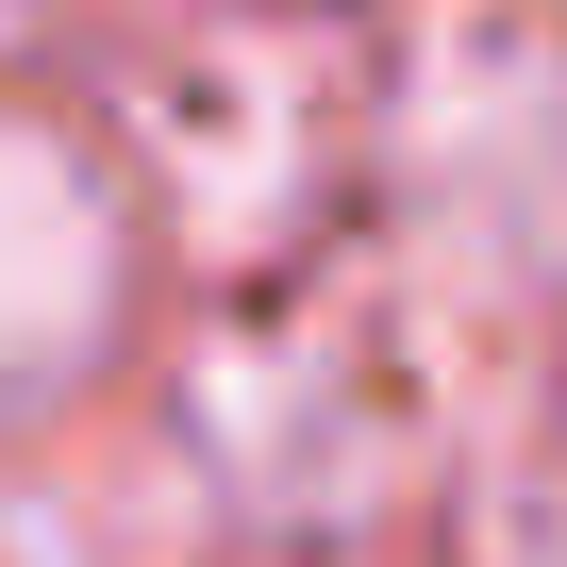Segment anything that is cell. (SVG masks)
Masks as SVG:
<instances>
[{
    "instance_id": "obj_1",
    "label": "cell",
    "mask_w": 567,
    "mask_h": 567,
    "mask_svg": "<svg viewBox=\"0 0 567 567\" xmlns=\"http://www.w3.org/2000/svg\"><path fill=\"white\" fill-rule=\"evenodd\" d=\"M117 334V200L51 117H0V417L84 384Z\"/></svg>"
},
{
    "instance_id": "obj_2",
    "label": "cell",
    "mask_w": 567,
    "mask_h": 567,
    "mask_svg": "<svg viewBox=\"0 0 567 567\" xmlns=\"http://www.w3.org/2000/svg\"><path fill=\"white\" fill-rule=\"evenodd\" d=\"M417 200L434 234L501 250V267H550L567 250V84H451V117L417 134Z\"/></svg>"
}]
</instances>
